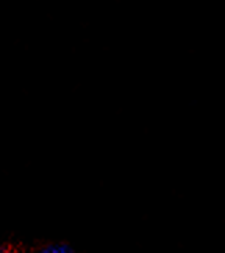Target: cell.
<instances>
[{
	"label": "cell",
	"mask_w": 225,
	"mask_h": 253,
	"mask_svg": "<svg viewBox=\"0 0 225 253\" xmlns=\"http://www.w3.org/2000/svg\"><path fill=\"white\" fill-rule=\"evenodd\" d=\"M38 253H73V249L67 244H57V245L46 246Z\"/></svg>",
	"instance_id": "cell-1"
}]
</instances>
